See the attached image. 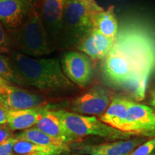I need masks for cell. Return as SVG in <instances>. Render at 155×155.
Returning a JSON list of instances; mask_svg holds the SVG:
<instances>
[{
    "label": "cell",
    "mask_w": 155,
    "mask_h": 155,
    "mask_svg": "<svg viewBox=\"0 0 155 155\" xmlns=\"http://www.w3.org/2000/svg\"><path fill=\"white\" fill-rule=\"evenodd\" d=\"M112 49L130 65L134 73L132 94L136 99L142 100L147 81L155 71V38L142 27L127 25L119 30Z\"/></svg>",
    "instance_id": "obj_1"
},
{
    "label": "cell",
    "mask_w": 155,
    "mask_h": 155,
    "mask_svg": "<svg viewBox=\"0 0 155 155\" xmlns=\"http://www.w3.org/2000/svg\"><path fill=\"white\" fill-rule=\"evenodd\" d=\"M9 58L19 85L45 92L61 91L73 87L57 58H33L16 51Z\"/></svg>",
    "instance_id": "obj_2"
},
{
    "label": "cell",
    "mask_w": 155,
    "mask_h": 155,
    "mask_svg": "<svg viewBox=\"0 0 155 155\" xmlns=\"http://www.w3.org/2000/svg\"><path fill=\"white\" fill-rule=\"evenodd\" d=\"M103 9L96 0H68L60 37L62 45L76 47L94 29V17Z\"/></svg>",
    "instance_id": "obj_3"
},
{
    "label": "cell",
    "mask_w": 155,
    "mask_h": 155,
    "mask_svg": "<svg viewBox=\"0 0 155 155\" xmlns=\"http://www.w3.org/2000/svg\"><path fill=\"white\" fill-rule=\"evenodd\" d=\"M7 32L12 49L23 55L38 58L48 55L54 50L39 15L36 3L26 21L18 28L7 30Z\"/></svg>",
    "instance_id": "obj_4"
},
{
    "label": "cell",
    "mask_w": 155,
    "mask_h": 155,
    "mask_svg": "<svg viewBox=\"0 0 155 155\" xmlns=\"http://www.w3.org/2000/svg\"><path fill=\"white\" fill-rule=\"evenodd\" d=\"M55 112L65 129L76 141L87 136H97L115 141L126 140L136 136L106 124L96 116L81 115L65 110Z\"/></svg>",
    "instance_id": "obj_5"
},
{
    "label": "cell",
    "mask_w": 155,
    "mask_h": 155,
    "mask_svg": "<svg viewBox=\"0 0 155 155\" xmlns=\"http://www.w3.org/2000/svg\"><path fill=\"white\" fill-rule=\"evenodd\" d=\"M61 67L64 74L71 83L85 88L92 81L94 70L91 59L79 51H68L61 58Z\"/></svg>",
    "instance_id": "obj_6"
},
{
    "label": "cell",
    "mask_w": 155,
    "mask_h": 155,
    "mask_svg": "<svg viewBox=\"0 0 155 155\" xmlns=\"http://www.w3.org/2000/svg\"><path fill=\"white\" fill-rule=\"evenodd\" d=\"M122 131L143 137H155V111L150 106L131 101Z\"/></svg>",
    "instance_id": "obj_7"
},
{
    "label": "cell",
    "mask_w": 155,
    "mask_h": 155,
    "mask_svg": "<svg viewBox=\"0 0 155 155\" xmlns=\"http://www.w3.org/2000/svg\"><path fill=\"white\" fill-rule=\"evenodd\" d=\"M67 2L68 0H36V7L53 47L60 42Z\"/></svg>",
    "instance_id": "obj_8"
},
{
    "label": "cell",
    "mask_w": 155,
    "mask_h": 155,
    "mask_svg": "<svg viewBox=\"0 0 155 155\" xmlns=\"http://www.w3.org/2000/svg\"><path fill=\"white\" fill-rule=\"evenodd\" d=\"M102 70L104 77L109 83L132 92L134 73L129 63L119 53L112 49L104 59Z\"/></svg>",
    "instance_id": "obj_9"
},
{
    "label": "cell",
    "mask_w": 155,
    "mask_h": 155,
    "mask_svg": "<svg viewBox=\"0 0 155 155\" xmlns=\"http://www.w3.org/2000/svg\"><path fill=\"white\" fill-rule=\"evenodd\" d=\"M111 99L104 88L93 87L78 96L71 104V112L85 116L103 115L106 111Z\"/></svg>",
    "instance_id": "obj_10"
},
{
    "label": "cell",
    "mask_w": 155,
    "mask_h": 155,
    "mask_svg": "<svg viewBox=\"0 0 155 155\" xmlns=\"http://www.w3.org/2000/svg\"><path fill=\"white\" fill-rule=\"evenodd\" d=\"M143 137L116 140L111 143L101 144H88L73 142L70 149L76 154L86 155H129L137 147L145 142Z\"/></svg>",
    "instance_id": "obj_11"
},
{
    "label": "cell",
    "mask_w": 155,
    "mask_h": 155,
    "mask_svg": "<svg viewBox=\"0 0 155 155\" xmlns=\"http://www.w3.org/2000/svg\"><path fill=\"white\" fill-rule=\"evenodd\" d=\"M36 0H0V22L7 30L20 27L28 18Z\"/></svg>",
    "instance_id": "obj_12"
},
{
    "label": "cell",
    "mask_w": 155,
    "mask_h": 155,
    "mask_svg": "<svg viewBox=\"0 0 155 155\" xmlns=\"http://www.w3.org/2000/svg\"><path fill=\"white\" fill-rule=\"evenodd\" d=\"M0 96L9 110L41 108L47 104L43 96L12 85L6 87Z\"/></svg>",
    "instance_id": "obj_13"
},
{
    "label": "cell",
    "mask_w": 155,
    "mask_h": 155,
    "mask_svg": "<svg viewBox=\"0 0 155 155\" xmlns=\"http://www.w3.org/2000/svg\"><path fill=\"white\" fill-rule=\"evenodd\" d=\"M114 42L115 40L107 38L94 28L81 39L75 48L91 60H101L111 52Z\"/></svg>",
    "instance_id": "obj_14"
},
{
    "label": "cell",
    "mask_w": 155,
    "mask_h": 155,
    "mask_svg": "<svg viewBox=\"0 0 155 155\" xmlns=\"http://www.w3.org/2000/svg\"><path fill=\"white\" fill-rule=\"evenodd\" d=\"M34 127L64 144L76 142L65 129L55 111H51L48 107L45 108L41 117Z\"/></svg>",
    "instance_id": "obj_15"
},
{
    "label": "cell",
    "mask_w": 155,
    "mask_h": 155,
    "mask_svg": "<svg viewBox=\"0 0 155 155\" xmlns=\"http://www.w3.org/2000/svg\"><path fill=\"white\" fill-rule=\"evenodd\" d=\"M47 106L22 110H9L6 125L12 131H21L35 127Z\"/></svg>",
    "instance_id": "obj_16"
},
{
    "label": "cell",
    "mask_w": 155,
    "mask_h": 155,
    "mask_svg": "<svg viewBox=\"0 0 155 155\" xmlns=\"http://www.w3.org/2000/svg\"><path fill=\"white\" fill-rule=\"evenodd\" d=\"M131 103V101L124 98H113L105 113L99 116V119L106 124L121 131Z\"/></svg>",
    "instance_id": "obj_17"
},
{
    "label": "cell",
    "mask_w": 155,
    "mask_h": 155,
    "mask_svg": "<svg viewBox=\"0 0 155 155\" xmlns=\"http://www.w3.org/2000/svg\"><path fill=\"white\" fill-rule=\"evenodd\" d=\"M68 144L47 146L16 139L13 151L17 155H60L70 152Z\"/></svg>",
    "instance_id": "obj_18"
},
{
    "label": "cell",
    "mask_w": 155,
    "mask_h": 155,
    "mask_svg": "<svg viewBox=\"0 0 155 155\" xmlns=\"http://www.w3.org/2000/svg\"><path fill=\"white\" fill-rule=\"evenodd\" d=\"M94 28L107 38L115 40L119 32V25L113 6L97 13L94 19Z\"/></svg>",
    "instance_id": "obj_19"
},
{
    "label": "cell",
    "mask_w": 155,
    "mask_h": 155,
    "mask_svg": "<svg viewBox=\"0 0 155 155\" xmlns=\"http://www.w3.org/2000/svg\"><path fill=\"white\" fill-rule=\"evenodd\" d=\"M14 137L17 140L30 141V142L35 143V144L47 145V146L66 144L52 138L50 136L36 129L35 127H32L24 130L22 132L15 134Z\"/></svg>",
    "instance_id": "obj_20"
},
{
    "label": "cell",
    "mask_w": 155,
    "mask_h": 155,
    "mask_svg": "<svg viewBox=\"0 0 155 155\" xmlns=\"http://www.w3.org/2000/svg\"><path fill=\"white\" fill-rule=\"evenodd\" d=\"M0 76L10 83L19 84V81L12 69L10 59L9 57L1 53H0Z\"/></svg>",
    "instance_id": "obj_21"
},
{
    "label": "cell",
    "mask_w": 155,
    "mask_h": 155,
    "mask_svg": "<svg viewBox=\"0 0 155 155\" xmlns=\"http://www.w3.org/2000/svg\"><path fill=\"white\" fill-rule=\"evenodd\" d=\"M155 150V137L139 145L129 155H150Z\"/></svg>",
    "instance_id": "obj_22"
},
{
    "label": "cell",
    "mask_w": 155,
    "mask_h": 155,
    "mask_svg": "<svg viewBox=\"0 0 155 155\" xmlns=\"http://www.w3.org/2000/svg\"><path fill=\"white\" fill-rule=\"evenodd\" d=\"M12 50L10 40L3 25L0 22V53H9Z\"/></svg>",
    "instance_id": "obj_23"
},
{
    "label": "cell",
    "mask_w": 155,
    "mask_h": 155,
    "mask_svg": "<svg viewBox=\"0 0 155 155\" xmlns=\"http://www.w3.org/2000/svg\"><path fill=\"white\" fill-rule=\"evenodd\" d=\"M16 141L15 137L13 138L9 139L8 141L3 144H0V155H13L14 154V151H13V147L14 144Z\"/></svg>",
    "instance_id": "obj_24"
},
{
    "label": "cell",
    "mask_w": 155,
    "mask_h": 155,
    "mask_svg": "<svg viewBox=\"0 0 155 155\" xmlns=\"http://www.w3.org/2000/svg\"><path fill=\"white\" fill-rule=\"evenodd\" d=\"M14 137L12 131L6 124H0V144Z\"/></svg>",
    "instance_id": "obj_25"
},
{
    "label": "cell",
    "mask_w": 155,
    "mask_h": 155,
    "mask_svg": "<svg viewBox=\"0 0 155 155\" xmlns=\"http://www.w3.org/2000/svg\"><path fill=\"white\" fill-rule=\"evenodd\" d=\"M9 109L6 106L4 100L0 96V124H6Z\"/></svg>",
    "instance_id": "obj_26"
},
{
    "label": "cell",
    "mask_w": 155,
    "mask_h": 155,
    "mask_svg": "<svg viewBox=\"0 0 155 155\" xmlns=\"http://www.w3.org/2000/svg\"><path fill=\"white\" fill-rule=\"evenodd\" d=\"M10 84H11L10 83L8 82L7 80H5V79H4L3 78L0 76V94H2V93L4 91V90H5L6 87Z\"/></svg>",
    "instance_id": "obj_27"
},
{
    "label": "cell",
    "mask_w": 155,
    "mask_h": 155,
    "mask_svg": "<svg viewBox=\"0 0 155 155\" xmlns=\"http://www.w3.org/2000/svg\"><path fill=\"white\" fill-rule=\"evenodd\" d=\"M151 104H152L153 109H154L155 111V97H154V98H153V100L152 101V103H151Z\"/></svg>",
    "instance_id": "obj_28"
},
{
    "label": "cell",
    "mask_w": 155,
    "mask_h": 155,
    "mask_svg": "<svg viewBox=\"0 0 155 155\" xmlns=\"http://www.w3.org/2000/svg\"><path fill=\"white\" fill-rule=\"evenodd\" d=\"M150 155H155V150L153 151V152L151 153V154H150Z\"/></svg>",
    "instance_id": "obj_29"
},
{
    "label": "cell",
    "mask_w": 155,
    "mask_h": 155,
    "mask_svg": "<svg viewBox=\"0 0 155 155\" xmlns=\"http://www.w3.org/2000/svg\"><path fill=\"white\" fill-rule=\"evenodd\" d=\"M73 155H86V154H76V153H75V154H73Z\"/></svg>",
    "instance_id": "obj_30"
},
{
    "label": "cell",
    "mask_w": 155,
    "mask_h": 155,
    "mask_svg": "<svg viewBox=\"0 0 155 155\" xmlns=\"http://www.w3.org/2000/svg\"><path fill=\"white\" fill-rule=\"evenodd\" d=\"M154 97H155V95H154Z\"/></svg>",
    "instance_id": "obj_31"
}]
</instances>
